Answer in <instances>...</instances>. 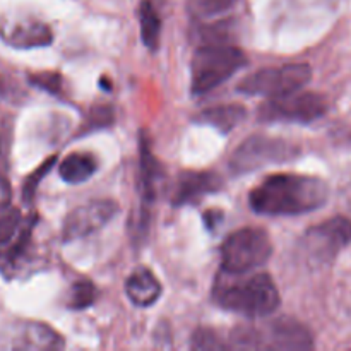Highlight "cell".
I'll use <instances>...</instances> for the list:
<instances>
[{"instance_id":"1","label":"cell","mask_w":351,"mask_h":351,"mask_svg":"<svg viewBox=\"0 0 351 351\" xmlns=\"http://www.w3.org/2000/svg\"><path fill=\"white\" fill-rule=\"evenodd\" d=\"M329 187L311 175L281 173L267 177L249 195L250 208L263 216H297L328 204Z\"/></svg>"},{"instance_id":"2","label":"cell","mask_w":351,"mask_h":351,"mask_svg":"<svg viewBox=\"0 0 351 351\" xmlns=\"http://www.w3.org/2000/svg\"><path fill=\"white\" fill-rule=\"evenodd\" d=\"M247 274V273H245ZM215 300L223 308L245 317H267L281 304L280 291L266 273L247 274L221 271L215 285Z\"/></svg>"},{"instance_id":"3","label":"cell","mask_w":351,"mask_h":351,"mask_svg":"<svg viewBox=\"0 0 351 351\" xmlns=\"http://www.w3.org/2000/svg\"><path fill=\"white\" fill-rule=\"evenodd\" d=\"M245 65L247 55L240 48L225 43L202 45L192 57V95L201 96L213 91Z\"/></svg>"},{"instance_id":"4","label":"cell","mask_w":351,"mask_h":351,"mask_svg":"<svg viewBox=\"0 0 351 351\" xmlns=\"http://www.w3.org/2000/svg\"><path fill=\"white\" fill-rule=\"evenodd\" d=\"M273 256V243L261 228H240L230 233L221 245V271L250 273L264 266Z\"/></svg>"},{"instance_id":"5","label":"cell","mask_w":351,"mask_h":351,"mask_svg":"<svg viewBox=\"0 0 351 351\" xmlns=\"http://www.w3.org/2000/svg\"><path fill=\"white\" fill-rule=\"evenodd\" d=\"M312 69L308 64H288L267 67L247 75L239 84V91L250 96L280 98L300 91L311 82Z\"/></svg>"},{"instance_id":"6","label":"cell","mask_w":351,"mask_h":351,"mask_svg":"<svg viewBox=\"0 0 351 351\" xmlns=\"http://www.w3.org/2000/svg\"><path fill=\"white\" fill-rule=\"evenodd\" d=\"M351 245V219L335 216L312 226L302 239V250L314 266H328Z\"/></svg>"},{"instance_id":"7","label":"cell","mask_w":351,"mask_h":351,"mask_svg":"<svg viewBox=\"0 0 351 351\" xmlns=\"http://www.w3.org/2000/svg\"><path fill=\"white\" fill-rule=\"evenodd\" d=\"M298 154L295 144L269 136H250L230 156V168L235 173H250L267 165L293 160Z\"/></svg>"},{"instance_id":"8","label":"cell","mask_w":351,"mask_h":351,"mask_svg":"<svg viewBox=\"0 0 351 351\" xmlns=\"http://www.w3.org/2000/svg\"><path fill=\"white\" fill-rule=\"evenodd\" d=\"M328 112V101L317 93L295 91L291 95L269 98L259 110L263 122L312 123Z\"/></svg>"},{"instance_id":"9","label":"cell","mask_w":351,"mask_h":351,"mask_svg":"<svg viewBox=\"0 0 351 351\" xmlns=\"http://www.w3.org/2000/svg\"><path fill=\"white\" fill-rule=\"evenodd\" d=\"M117 213H119V204L113 201L99 199V201L86 202L67 216L64 221V230H62V239L64 242L86 239L108 225L115 218Z\"/></svg>"},{"instance_id":"10","label":"cell","mask_w":351,"mask_h":351,"mask_svg":"<svg viewBox=\"0 0 351 351\" xmlns=\"http://www.w3.org/2000/svg\"><path fill=\"white\" fill-rule=\"evenodd\" d=\"M259 346L281 351H307L314 348V336L302 322L280 317L259 331Z\"/></svg>"},{"instance_id":"11","label":"cell","mask_w":351,"mask_h":351,"mask_svg":"<svg viewBox=\"0 0 351 351\" xmlns=\"http://www.w3.org/2000/svg\"><path fill=\"white\" fill-rule=\"evenodd\" d=\"M223 178L213 171H184L175 187L173 204H195L202 197L221 191Z\"/></svg>"},{"instance_id":"12","label":"cell","mask_w":351,"mask_h":351,"mask_svg":"<svg viewBox=\"0 0 351 351\" xmlns=\"http://www.w3.org/2000/svg\"><path fill=\"white\" fill-rule=\"evenodd\" d=\"M12 348L17 350H60L64 348V339L55 329L48 328L41 322H29L24 324L19 331L14 335Z\"/></svg>"},{"instance_id":"13","label":"cell","mask_w":351,"mask_h":351,"mask_svg":"<svg viewBox=\"0 0 351 351\" xmlns=\"http://www.w3.org/2000/svg\"><path fill=\"white\" fill-rule=\"evenodd\" d=\"M161 291H163V287H161L160 280L147 267H137L125 281L127 297L137 307L154 305L160 300Z\"/></svg>"},{"instance_id":"14","label":"cell","mask_w":351,"mask_h":351,"mask_svg":"<svg viewBox=\"0 0 351 351\" xmlns=\"http://www.w3.org/2000/svg\"><path fill=\"white\" fill-rule=\"evenodd\" d=\"M2 38L14 48H38L48 47L53 41L50 27L40 21H29V23H16L12 26L0 31Z\"/></svg>"},{"instance_id":"15","label":"cell","mask_w":351,"mask_h":351,"mask_svg":"<svg viewBox=\"0 0 351 351\" xmlns=\"http://www.w3.org/2000/svg\"><path fill=\"white\" fill-rule=\"evenodd\" d=\"M163 167L160 161L154 158L151 153V147L147 141L141 143V195H143L144 208L154 202L158 191H160V184L163 182Z\"/></svg>"},{"instance_id":"16","label":"cell","mask_w":351,"mask_h":351,"mask_svg":"<svg viewBox=\"0 0 351 351\" xmlns=\"http://www.w3.org/2000/svg\"><path fill=\"white\" fill-rule=\"evenodd\" d=\"M247 117V110L240 105H219L213 108L204 110L195 117L199 123L211 125L218 129L219 132L226 134L235 129L240 122H243Z\"/></svg>"},{"instance_id":"17","label":"cell","mask_w":351,"mask_h":351,"mask_svg":"<svg viewBox=\"0 0 351 351\" xmlns=\"http://www.w3.org/2000/svg\"><path fill=\"white\" fill-rule=\"evenodd\" d=\"M96 170H98L96 158L86 153L69 154L58 167L62 180H65L67 184H82V182L89 180L96 173Z\"/></svg>"},{"instance_id":"18","label":"cell","mask_w":351,"mask_h":351,"mask_svg":"<svg viewBox=\"0 0 351 351\" xmlns=\"http://www.w3.org/2000/svg\"><path fill=\"white\" fill-rule=\"evenodd\" d=\"M139 21H141V38H143V43L146 45L149 50L154 51L158 48V45H160L161 19L149 0H143V2H141Z\"/></svg>"},{"instance_id":"19","label":"cell","mask_w":351,"mask_h":351,"mask_svg":"<svg viewBox=\"0 0 351 351\" xmlns=\"http://www.w3.org/2000/svg\"><path fill=\"white\" fill-rule=\"evenodd\" d=\"M237 0H189V12L194 19L206 21L228 12Z\"/></svg>"},{"instance_id":"20","label":"cell","mask_w":351,"mask_h":351,"mask_svg":"<svg viewBox=\"0 0 351 351\" xmlns=\"http://www.w3.org/2000/svg\"><path fill=\"white\" fill-rule=\"evenodd\" d=\"M96 297H98V290L91 281H75L69 291L67 307L72 311H82V308H88L89 305L95 304Z\"/></svg>"},{"instance_id":"21","label":"cell","mask_w":351,"mask_h":351,"mask_svg":"<svg viewBox=\"0 0 351 351\" xmlns=\"http://www.w3.org/2000/svg\"><path fill=\"white\" fill-rule=\"evenodd\" d=\"M14 139V120L12 117H2L0 119V171L9 168V156L12 149Z\"/></svg>"},{"instance_id":"22","label":"cell","mask_w":351,"mask_h":351,"mask_svg":"<svg viewBox=\"0 0 351 351\" xmlns=\"http://www.w3.org/2000/svg\"><path fill=\"white\" fill-rule=\"evenodd\" d=\"M55 160H57V156L48 158V160L45 161L40 168H38V170H34L33 173H31L26 180H24V184H23V199L24 201L26 202L33 201L34 194H36V191H38V185L41 184V180H43L45 177H47L48 171L53 168Z\"/></svg>"},{"instance_id":"23","label":"cell","mask_w":351,"mask_h":351,"mask_svg":"<svg viewBox=\"0 0 351 351\" xmlns=\"http://www.w3.org/2000/svg\"><path fill=\"white\" fill-rule=\"evenodd\" d=\"M21 225L19 209H5L0 213V245L10 242Z\"/></svg>"},{"instance_id":"24","label":"cell","mask_w":351,"mask_h":351,"mask_svg":"<svg viewBox=\"0 0 351 351\" xmlns=\"http://www.w3.org/2000/svg\"><path fill=\"white\" fill-rule=\"evenodd\" d=\"M192 348L194 350H223L226 348L218 335L211 329H199L192 338Z\"/></svg>"},{"instance_id":"25","label":"cell","mask_w":351,"mask_h":351,"mask_svg":"<svg viewBox=\"0 0 351 351\" xmlns=\"http://www.w3.org/2000/svg\"><path fill=\"white\" fill-rule=\"evenodd\" d=\"M29 82L36 88L45 89L47 93L57 95L62 91V77L57 72H40V74H33L29 77Z\"/></svg>"},{"instance_id":"26","label":"cell","mask_w":351,"mask_h":351,"mask_svg":"<svg viewBox=\"0 0 351 351\" xmlns=\"http://www.w3.org/2000/svg\"><path fill=\"white\" fill-rule=\"evenodd\" d=\"M89 127H106L113 122V110L112 106L108 105H101V106H95L91 110L88 117Z\"/></svg>"},{"instance_id":"27","label":"cell","mask_w":351,"mask_h":351,"mask_svg":"<svg viewBox=\"0 0 351 351\" xmlns=\"http://www.w3.org/2000/svg\"><path fill=\"white\" fill-rule=\"evenodd\" d=\"M10 195H12V192H10L9 182L3 177H0V213L9 208Z\"/></svg>"},{"instance_id":"28","label":"cell","mask_w":351,"mask_h":351,"mask_svg":"<svg viewBox=\"0 0 351 351\" xmlns=\"http://www.w3.org/2000/svg\"><path fill=\"white\" fill-rule=\"evenodd\" d=\"M221 219H223L221 211H206V215H204V223L209 230L218 228V225L221 223Z\"/></svg>"}]
</instances>
